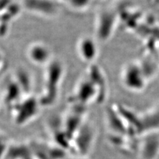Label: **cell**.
Masks as SVG:
<instances>
[{"mask_svg": "<svg viewBox=\"0 0 159 159\" xmlns=\"http://www.w3.org/2000/svg\"><path fill=\"white\" fill-rule=\"evenodd\" d=\"M27 57L33 64L45 67L52 61V51L47 44L43 42L32 43L27 49Z\"/></svg>", "mask_w": 159, "mask_h": 159, "instance_id": "277c9868", "label": "cell"}, {"mask_svg": "<svg viewBox=\"0 0 159 159\" xmlns=\"http://www.w3.org/2000/svg\"><path fill=\"white\" fill-rule=\"evenodd\" d=\"M117 13L109 9L102 10L98 15L95 25L97 39L106 41L110 38L117 26Z\"/></svg>", "mask_w": 159, "mask_h": 159, "instance_id": "3957f363", "label": "cell"}, {"mask_svg": "<svg viewBox=\"0 0 159 159\" xmlns=\"http://www.w3.org/2000/svg\"><path fill=\"white\" fill-rule=\"evenodd\" d=\"M77 52L83 61L93 64L98 57L99 49L96 39L85 36L79 39L77 43Z\"/></svg>", "mask_w": 159, "mask_h": 159, "instance_id": "5b68a950", "label": "cell"}, {"mask_svg": "<svg viewBox=\"0 0 159 159\" xmlns=\"http://www.w3.org/2000/svg\"><path fill=\"white\" fill-rule=\"evenodd\" d=\"M25 5L31 12L43 17H52L58 13V7L51 0H26Z\"/></svg>", "mask_w": 159, "mask_h": 159, "instance_id": "8992f818", "label": "cell"}, {"mask_svg": "<svg viewBox=\"0 0 159 159\" xmlns=\"http://www.w3.org/2000/svg\"><path fill=\"white\" fill-rule=\"evenodd\" d=\"M64 64L61 61L54 59L45 66L44 86L39 98L41 105H48L55 102L64 79Z\"/></svg>", "mask_w": 159, "mask_h": 159, "instance_id": "7a4b0ae2", "label": "cell"}, {"mask_svg": "<svg viewBox=\"0 0 159 159\" xmlns=\"http://www.w3.org/2000/svg\"><path fill=\"white\" fill-rule=\"evenodd\" d=\"M107 84L106 78L100 68L89 66L86 76L79 81L72 96L73 104L83 107V104L102 102L107 95Z\"/></svg>", "mask_w": 159, "mask_h": 159, "instance_id": "6da1fadb", "label": "cell"}]
</instances>
